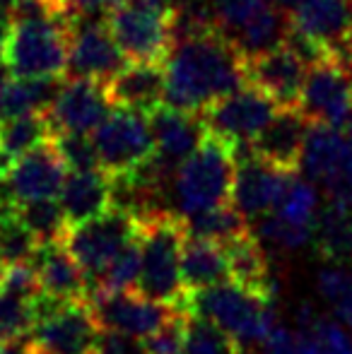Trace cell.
Here are the masks:
<instances>
[{
    "mask_svg": "<svg viewBox=\"0 0 352 354\" xmlns=\"http://www.w3.org/2000/svg\"><path fill=\"white\" fill-rule=\"evenodd\" d=\"M285 178L287 174L272 169L270 164L256 157L251 149H239L232 205L244 214L246 222H256V219L266 217L280 201Z\"/></svg>",
    "mask_w": 352,
    "mask_h": 354,
    "instance_id": "ac0fdd59",
    "label": "cell"
},
{
    "mask_svg": "<svg viewBox=\"0 0 352 354\" xmlns=\"http://www.w3.org/2000/svg\"><path fill=\"white\" fill-rule=\"evenodd\" d=\"M205 5L217 32L230 39L263 8L266 0H205Z\"/></svg>",
    "mask_w": 352,
    "mask_h": 354,
    "instance_id": "d590c367",
    "label": "cell"
},
{
    "mask_svg": "<svg viewBox=\"0 0 352 354\" xmlns=\"http://www.w3.org/2000/svg\"><path fill=\"white\" fill-rule=\"evenodd\" d=\"M239 149L222 138L207 133L201 147L176 169L174 203L178 217L232 205Z\"/></svg>",
    "mask_w": 352,
    "mask_h": 354,
    "instance_id": "3957f363",
    "label": "cell"
},
{
    "mask_svg": "<svg viewBox=\"0 0 352 354\" xmlns=\"http://www.w3.org/2000/svg\"><path fill=\"white\" fill-rule=\"evenodd\" d=\"M71 229L104 217L113 210V181L104 171L68 174L58 196Z\"/></svg>",
    "mask_w": 352,
    "mask_h": 354,
    "instance_id": "603a6c76",
    "label": "cell"
},
{
    "mask_svg": "<svg viewBox=\"0 0 352 354\" xmlns=\"http://www.w3.org/2000/svg\"><path fill=\"white\" fill-rule=\"evenodd\" d=\"M350 10H352V0H350Z\"/></svg>",
    "mask_w": 352,
    "mask_h": 354,
    "instance_id": "681fc988",
    "label": "cell"
},
{
    "mask_svg": "<svg viewBox=\"0 0 352 354\" xmlns=\"http://www.w3.org/2000/svg\"><path fill=\"white\" fill-rule=\"evenodd\" d=\"M297 111L311 126L340 128L352 111V73L333 58L311 66Z\"/></svg>",
    "mask_w": 352,
    "mask_h": 354,
    "instance_id": "7c38bea8",
    "label": "cell"
},
{
    "mask_svg": "<svg viewBox=\"0 0 352 354\" xmlns=\"http://www.w3.org/2000/svg\"><path fill=\"white\" fill-rule=\"evenodd\" d=\"M324 188L328 193L331 203H338V205H345L352 210V149L345 157V162L340 164L338 171L326 181Z\"/></svg>",
    "mask_w": 352,
    "mask_h": 354,
    "instance_id": "ab89813d",
    "label": "cell"
},
{
    "mask_svg": "<svg viewBox=\"0 0 352 354\" xmlns=\"http://www.w3.org/2000/svg\"><path fill=\"white\" fill-rule=\"evenodd\" d=\"M99 167L106 176H136L155 162L150 116L128 109H113L111 116L92 133Z\"/></svg>",
    "mask_w": 352,
    "mask_h": 354,
    "instance_id": "52a82bcc",
    "label": "cell"
},
{
    "mask_svg": "<svg viewBox=\"0 0 352 354\" xmlns=\"http://www.w3.org/2000/svg\"><path fill=\"white\" fill-rule=\"evenodd\" d=\"M39 251V243L27 232L17 214L0 217V268H15L32 263Z\"/></svg>",
    "mask_w": 352,
    "mask_h": 354,
    "instance_id": "1f68e13d",
    "label": "cell"
},
{
    "mask_svg": "<svg viewBox=\"0 0 352 354\" xmlns=\"http://www.w3.org/2000/svg\"><path fill=\"white\" fill-rule=\"evenodd\" d=\"M350 73H352V68H350Z\"/></svg>",
    "mask_w": 352,
    "mask_h": 354,
    "instance_id": "f907efd6",
    "label": "cell"
},
{
    "mask_svg": "<svg viewBox=\"0 0 352 354\" xmlns=\"http://www.w3.org/2000/svg\"><path fill=\"white\" fill-rule=\"evenodd\" d=\"M32 266L39 275L41 294L58 299V301H66V304L87 301L89 280L63 243H56V246H39Z\"/></svg>",
    "mask_w": 352,
    "mask_h": 354,
    "instance_id": "7402d4cb",
    "label": "cell"
},
{
    "mask_svg": "<svg viewBox=\"0 0 352 354\" xmlns=\"http://www.w3.org/2000/svg\"><path fill=\"white\" fill-rule=\"evenodd\" d=\"M66 77H10L0 84V123L46 113L61 94Z\"/></svg>",
    "mask_w": 352,
    "mask_h": 354,
    "instance_id": "d4e9b609",
    "label": "cell"
},
{
    "mask_svg": "<svg viewBox=\"0 0 352 354\" xmlns=\"http://www.w3.org/2000/svg\"><path fill=\"white\" fill-rule=\"evenodd\" d=\"M183 354H241L239 342L205 318L188 316Z\"/></svg>",
    "mask_w": 352,
    "mask_h": 354,
    "instance_id": "d6a6232c",
    "label": "cell"
},
{
    "mask_svg": "<svg viewBox=\"0 0 352 354\" xmlns=\"http://www.w3.org/2000/svg\"><path fill=\"white\" fill-rule=\"evenodd\" d=\"M5 178H8L17 203L56 201L68 178V169L53 149V145L46 142L17 159L5 174Z\"/></svg>",
    "mask_w": 352,
    "mask_h": 354,
    "instance_id": "d6986e66",
    "label": "cell"
},
{
    "mask_svg": "<svg viewBox=\"0 0 352 354\" xmlns=\"http://www.w3.org/2000/svg\"><path fill=\"white\" fill-rule=\"evenodd\" d=\"M87 306L99 330L121 333L138 340H147L181 313L178 308L150 301L138 292H94L89 294Z\"/></svg>",
    "mask_w": 352,
    "mask_h": 354,
    "instance_id": "30bf717a",
    "label": "cell"
},
{
    "mask_svg": "<svg viewBox=\"0 0 352 354\" xmlns=\"http://www.w3.org/2000/svg\"><path fill=\"white\" fill-rule=\"evenodd\" d=\"M183 313L215 323L239 345H263L277 330L275 297L227 282L183 297Z\"/></svg>",
    "mask_w": 352,
    "mask_h": 354,
    "instance_id": "7a4b0ae2",
    "label": "cell"
},
{
    "mask_svg": "<svg viewBox=\"0 0 352 354\" xmlns=\"http://www.w3.org/2000/svg\"><path fill=\"white\" fill-rule=\"evenodd\" d=\"M292 27L319 44L333 61L352 68L350 0H309L292 12Z\"/></svg>",
    "mask_w": 352,
    "mask_h": 354,
    "instance_id": "4fadbf2b",
    "label": "cell"
},
{
    "mask_svg": "<svg viewBox=\"0 0 352 354\" xmlns=\"http://www.w3.org/2000/svg\"><path fill=\"white\" fill-rule=\"evenodd\" d=\"M94 354H147L145 340H138L131 335H121V333L111 330H99Z\"/></svg>",
    "mask_w": 352,
    "mask_h": 354,
    "instance_id": "f35d334b",
    "label": "cell"
},
{
    "mask_svg": "<svg viewBox=\"0 0 352 354\" xmlns=\"http://www.w3.org/2000/svg\"><path fill=\"white\" fill-rule=\"evenodd\" d=\"M138 239H140V222L131 212L111 210L94 222L71 229L63 246L82 268L92 287L104 275V270L116 261L118 253Z\"/></svg>",
    "mask_w": 352,
    "mask_h": 354,
    "instance_id": "9c48e42d",
    "label": "cell"
},
{
    "mask_svg": "<svg viewBox=\"0 0 352 354\" xmlns=\"http://www.w3.org/2000/svg\"><path fill=\"white\" fill-rule=\"evenodd\" d=\"M128 0H61L66 12H113Z\"/></svg>",
    "mask_w": 352,
    "mask_h": 354,
    "instance_id": "60d3db41",
    "label": "cell"
},
{
    "mask_svg": "<svg viewBox=\"0 0 352 354\" xmlns=\"http://www.w3.org/2000/svg\"><path fill=\"white\" fill-rule=\"evenodd\" d=\"M232 282L230 263L222 243L203 241V239H188L181 251V284L183 292H203V289L217 287V284Z\"/></svg>",
    "mask_w": 352,
    "mask_h": 354,
    "instance_id": "cb8c5ba5",
    "label": "cell"
},
{
    "mask_svg": "<svg viewBox=\"0 0 352 354\" xmlns=\"http://www.w3.org/2000/svg\"><path fill=\"white\" fill-rule=\"evenodd\" d=\"M266 3L272 5V8H277V10H282V12L292 15L295 10H299L302 5L309 3V0H266Z\"/></svg>",
    "mask_w": 352,
    "mask_h": 354,
    "instance_id": "ee69618b",
    "label": "cell"
},
{
    "mask_svg": "<svg viewBox=\"0 0 352 354\" xmlns=\"http://www.w3.org/2000/svg\"><path fill=\"white\" fill-rule=\"evenodd\" d=\"M29 337L37 354H94L99 326L87 301L66 304L51 318L34 326Z\"/></svg>",
    "mask_w": 352,
    "mask_h": 354,
    "instance_id": "e0dca14e",
    "label": "cell"
},
{
    "mask_svg": "<svg viewBox=\"0 0 352 354\" xmlns=\"http://www.w3.org/2000/svg\"><path fill=\"white\" fill-rule=\"evenodd\" d=\"M53 149L58 152L61 162L71 174H87V171H102L94 147L92 136H80V133H56L51 138Z\"/></svg>",
    "mask_w": 352,
    "mask_h": 354,
    "instance_id": "836d02e7",
    "label": "cell"
},
{
    "mask_svg": "<svg viewBox=\"0 0 352 354\" xmlns=\"http://www.w3.org/2000/svg\"><path fill=\"white\" fill-rule=\"evenodd\" d=\"M12 5H15V0H0V12L10 15L12 12Z\"/></svg>",
    "mask_w": 352,
    "mask_h": 354,
    "instance_id": "7dc6e473",
    "label": "cell"
},
{
    "mask_svg": "<svg viewBox=\"0 0 352 354\" xmlns=\"http://www.w3.org/2000/svg\"><path fill=\"white\" fill-rule=\"evenodd\" d=\"M162 68L165 106L183 113L203 116L212 104L246 87V56L217 29L174 41Z\"/></svg>",
    "mask_w": 352,
    "mask_h": 354,
    "instance_id": "6da1fadb",
    "label": "cell"
},
{
    "mask_svg": "<svg viewBox=\"0 0 352 354\" xmlns=\"http://www.w3.org/2000/svg\"><path fill=\"white\" fill-rule=\"evenodd\" d=\"M58 3H61V0H58Z\"/></svg>",
    "mask_w": 352,
    "mask_h": 354,
    "instance_id": "816d5d0a",
    "label": "cell"
},
{
    "mask_svg": "<svg viewBox=\"0 0 352 354\" xmlns=\"http://www.w3.org/2000/svg\"><path fill=\"white\" fill-rule=\"evenodd\" d=\"M113 109L155 113L165 106V68L152 63H128L111 82L104 84Z\"/></svg>",
    "mask_w": 352,
    "mask_h": 354,
    "instance_id": "44dd1931",
    "label": "cell"
},
{
    "mask_svg": "<svg viewBox=\"0 0 352 354\" xmlns=\"http://www.w3.org/2000/svg\"><path fill=\"white\" fill-rule=\"evenodd\" d=\"M34 330L32 304L0 289V342L29 337Z\"/></svg>",
    "mask_w": 352,
    "mask_h": 354,
    "instance_id": "e575fe53",
    "label": "cell"
},
{
    "mask_svg": "<svg viewBox=\"0 0 352 354\" xmlns=\"http://www.w3.org/2000/svg\"><path fill=\"white\" fill-rule=\"evenodd\" d=\"M222 246H225L227 263H230L232 282L275 297V282H272L270 268H268L266 248L256 241L254 234L249 232L234 241L222 243Z\"/></svg>",
    "mask_w": 352,
    "mask_h": 354,
    "instance_id": "83f0119b",
    "label": "cell"
},
{
    "mask_svg": "<svg viewBox=\"0 0 352 354\" xmlns=\"http://www.w3.org/2000/svg\"><path fill=\"white\" fill-rule=\"evenodd\" d=\"M319 210V193H316L314 183L306 181L299 174H287L280 201L275 205V217H280L292 227L314 229Z\"/></svg>",
    "mask_w": 352,
    "mask_h": 354,
    "instance_id": "4dcf8cb0",
    "label": "cell"
},
{
    "mask_svg": "<svg viewBox=\"0 0 352 354\" xmlns=\"http://www.w3.org/2000/svg\"><path fill=\"white\" fill-rule=\"evenodd\" d=\"M0 289L12 297H19L24 301L34 304L41 297V284H39V275L34 270L32 263H24V266L5 268L3 280H0Z\"/></svg>",
    "mask_w": 352,
    "mask_h": 354,
    "instance_id": "8d00e7d4",
    "label": "cell"
},
{
    "mask_svg": "<svg viewBox=\"0 0 352 354\" xmlns=\"http://www.w3.org/2000/svg\"><path fill=\"white\" fill-rule=\"evenodd\" d=\"M352 145L340 136L338 128L331 126H311L304 140L299 159V176L311 183L326 186L331 176L340 169L345 157L350 154Z\"/></svg>",
    "mask_w": 352,
    "mask_h": 354,
    "instance_id": "484cf974",
    "label": "cell"
},
{
    "mask_svg": "<svg viewBox=\"0 0 352 354\" xmlns=\"http://www.w3.org/2000/svg\"><path fill=\"white\" fill-rule=\"evenodd\" d=\"M306 73V63L287 46L246 58V84L263 92L277 109L299 106Z\"/></svg>",
    "mask_w": 352,
    "mask_h": 354,
    "instance_id": "2e32d148",
    "label": "cell"
},
{
    "mask_svg": "<svg viewBox=\"0 0 352 354\" xmlns=\"http://www.w3.org/2000/svg\"><path fill=\"white\" fill-rule=\"evenodd\" d=\"M309 128L311 123L297 109H280L249 149L277 171L297 174Z\"/></svg>",
    "mask_w": 352,
    "mask_h": 354,
    "instance_id": "ffe728a7",
    "label": "cell"
},
{
    "mask_svg": "<svg viewBox=\"0 0 352 354\" xmlns=\"http://www.w3.org/2000/svg\"><path fill=\"white\" fill-rule=\"evenodd\" d=\"M311 246L321 261L333 268L352 263V210L338 203H326L311 229Z\"/></svg>",
    "mask_w": 352,
    "mask_h": 354,
    "instance_id": "4316f807",
    "label": "cell"
},
{
    "mask_svg": "<svg viewBox=\"0 0 352 354\" xmlns=\"http://www.w3.org/2000/svg\"><path fill=\"white\" fill-rule=\"evenodd\" d=\"M17 217H19V222L27 227V232L32 234L39 246L66 243V236H68V232H71V224H68L58 201L19 203Z\"/></svg>",
    "mask_w": 352,
    "mask_h": 354,
    "instance_id": "f546056e",
    "label": "cell"
},
{
    "mask_svg": "<svg viewBox=\"0 0 352 354\" xmlns=\"http://www.w3.org/2000/svg\"><path fill=\"white\" fill-rule=\"evenodd\" d=\"M186 243L183 219L176 212H160L140 222L142 268L136 292L150 301L183 308L181 251Z\"/></svg>",
    "mask_w": 352,
    "mask_h": 354,
    "instance_id": "277c9868",
    "label": "cell"
},
{
    "mask_svg": "<svg viewBox=\"0 0 352 354\" xmlns=\"http://www.w3.org/2000/svg\"><path fill=\"white\" fill-rule=\"evenodd\" d=\"M10 80L8 63H5V37H0V84H5Z\"/></svg>",
    "mask_w": 352,
    "mask_h": 354,
    "instance_id": "f6af8a7d",
    "label": "cell"
},
{
    "mask_svg": "<svg viewBox=\"0 0 352 354\" xmlns=\"http://www.w3.org/2000/svg\"><path fill=\"white\" fill-rule=\"evenodd\" d=\"M109 32L128 63L162 66L174 46L172 0H128L109 12Z\"/></svg>",
    "mask_w": 352,
    "mask_h": 354,
    "instance_id": "5b68a950",
    "label": "cell"
},
{
    "mask_svg": "<svg viewBox=\"0 0 352 354\" xmlns=\"http://www.w3.org/2000/svg\"><path fill=\"white\" fill-rule=\"evenodd\" d=\"M0 280H3V268H0Z\"/></svg>",
    "mask_w": 352,
    "mask_h": 354,
    "instance_id": "c3c4849f",
    "label": "cell"
},
{
    "mask_svg": "<svg viewBox=\"0 0 352 354\" xmlns=\"http://www.w3.org/2000/svg\"><path fill=\"white\" fill-rule=\"evenodd\" d=\"M0 354H37V352H34L32 337H22V340L0 342Z\"/></svg>",
    "mask_w": 352,
    "mask_h": 354,
    "instance_id": "b9f144b4",
    "label": "cell"
},
{
    "mask_svg": "<svg viewBox=\"0 0 352 354\" xmlns=\"http://www.w3.org/2000/svg\"><path fill=\"white\" fill-rule=\"evenodd\" d=\"M66 27L71 34L68 80L106 84L128 66L109 32V12H66Z\"/></svg>",
    "mask_w": 352,
    "mask_h": 354,
    "instance_id": "ba28073f",
    "label": "cell"
},
{
    "mask_svg": "<svg viewBox=\"0 0 352 354\" xmlns=\"http://www.w3.org/2000/svg\"><path fill=\"white\" fill-rule=\"evenodd\" d=\"M152 140H155V169L160 178L174 176L176 169L196 152L207 138V126L198 113H183L160 106L150 113Z\"/></svg>",
    "mask_w": 352,
    "mask_h": 354,
    "instance_id": "5bb4252c",
    "label": "cell"
},
{
    "mask_svg": "<svg viewBox=\"0 0 352 354\" xmlns=\"http://www.w3.org/2000/svg\"><path fill=\"white\" fill-rule=\"evenodd\" d=\"M183 229H186L188 239H203V241L215 243H230L251 232L249 222L234 205L215 207V210L183 217Z\"/></svg>",
    "mask_w": 352,
    "mask_h": 354,
    "instance_id": "f1b7e54d",
    "label": "cell"
},
{
    "mask_svg": "<svg viewBox=\"0 0 352 354\" xmlns=\"http://www.w3.org/2000/svg\"><path fill=\"white\" fill-rule=\"evenodd\" d=\"M338 131H340V136H343L345 140H348V142L352 145V111L348 113V118H345V121L340 123V128H338Z\"/></svg>",
    "mask_w": 352,
    "mask_h": 354,
    "instance_id": "bcb514c9",
    "label": "cell"
},
{
    "mask_svg": "<svg viewBox=\"0 0 352 354\" xmlns=\"http://www.w3.org/2000/svg\"><path fill=\"white\" fill-rule=\"evenodd\" d=\"M113 111V104L106 94V87L89 80H68L61 94L46 111V118L56 133H94Z\"/></svg>",
    "mask_w": 352,
    "mask_h": 354,
    "instance_id": "9a60e30c",
    "label": "cell"
},
{
    "mask_svg": "<svg viewBox=\"0 0 352 354\" xmlns=\"http://www.w3.org/2000/svg\"><path fill=\"white\" fill-rule=\"evenodd\" d=\"M186 321L188 313H178L172 318L165 328L150 335L145 340L147 354H183V345H186Z\"/></svg>",
    "mask_w": 352,
    "mask_h": 354,
    "instance_id": "74e56055",
    "label": "cell"
},
{
    "mask_svg": "<svg viewBox=\"0 0 352 354\" xmlns=\"http://www.w3.org/2000/svg\"><path fill=\"white\" fill-rule=\"evenodd\" d=\"M331 308H333L335 316H338L340 321H343L345 326H348L350 330H352V289H350L348 294H345L343 299H340L338 304H335V306H331Z\"/></svg>",
    "mask_w": 352,
    "mask_h": 354,
    "instance_id": "7bdbcfd3",
    "label": "cell"
},
{
    "mask_svg": "<svg viewBox=\"0 0 352 354\" xmlns=\"http://www.w3.org/2000/svg\"><path fill=\"white\" fill-rule=\"evenodd\" d=\"M71 34L66 17L12 24L5 37V63L15 77H66Z\"/></svg>",
    "mask_w": 352,
    "mask_h": 354,
    "instance_id": "8992f818",
    "label": "cell"
},
{
    "mask_svg": "<svg viewBox=\"0 0 352 354\" xmlns=\"http://www.w3.org/2000/svg\"><path fill=\"white\" fill-rule=\"evenodd\" d=\"M277 111L280 109L275 102H270L263 92L246 84L244 89L212 104L203 113V121L207 126V133L234 145L237 149H249L256 138L266 131L268 123L275 118Z\"/></svg>",
    "mask_w": 352,
    "mask_h": 354,
    "instance_id": "8fae6325",
    "label": "cell"
}]
</instances>
